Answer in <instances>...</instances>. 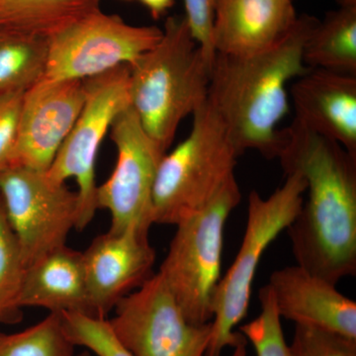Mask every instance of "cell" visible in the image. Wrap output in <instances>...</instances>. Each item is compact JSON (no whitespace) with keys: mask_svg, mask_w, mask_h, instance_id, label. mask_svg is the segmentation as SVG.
<instances>
[{"mask_svg":"<svg viewBox=\"0 0 356 356\" xmlns=\"http://www.w3.org/2000/svg\"><path fill=\"white\" fill-rule=\"evenodd\" d=\"M242 199L236 175L202 210L182 220L159 273L185 318L192 325L212 322L215 293L221 280L224 229Z\"/></svg>","mask_w":356,"mask_h":356,"instance_id":"8992f818","label":"cell"},{"mask_svg":"<svg viewBox=\"0 0 356 356\" xmlns=\"http://www.w3.org/2000/svg\"><path fill=\"white\" fill-rule=\"evenodd\" d=\"M318 21L309 14L299 15L284 39L255 55L216 54L207 100L241 154L254 149L266 159H277V126L289 111L286 88L311 70L304 63V47Z\"/></svg>","mask_w":356,"mask_h":356,"instance_id":"7a4b0ae2","label":"cell"},{"mask_svg":"<svg viewBox=\"0 0 356 356\" xmlns=\"http://www.w3.org/2000/svg\"><path fill=\"white\" fill-rule=\"evenodd\" d=\"M149 233L128 229L96 236L83 252L84 273L92 317L107 316L124 297L151 277L156 250Z\"/></svg>","mask_w":356,"mask_h":356,"instance_id":"4fadbf2b","label":"cell"},{"mask_svg":"<svg viewBox=\"0 0 356 356\" xmlns=\"http://www.w3.org/2000/svg\"><path fill=\"white\" fill-rule=\"evenodd\" d=\"M65 334L74 346H81L96 356H133L115 337L108 318L79 313L60 315Z\"/></svg>","mask_w":356,"mask_h":356,"instance_id":"cb8c5ba5","label":"cell"},{"mask_svg":"<svg viewBox=\"0 0 356 356\" xmlns=\"http://www.w3.org/2000/svg\"><path fill=\"white\" fill-rule=\"evenodd\" d=\"M285 177L282 186L269 197L264 198L255 191L248 195L247 227L242 245L215 293L214 316L205 356H221L225 348H236L248 341L235 329L247 316L252 283L262 254L280 234L289 228L304 202L305 179L299 173Z\"/></svg>","mask_w":356,"mask_h":356,"instance_id":"5b68a950","label":"cell"},{"mask_svg":"<svg viewBox=\"0 0 356 356\" xmlns=\"http://www.w3.org/2000/svg\"><path fill=\"white\" fill-rule=\"evenodd\" d=\"M298 16L292 0H219L213 48L233 57L261 53L284 39Z\"/></svg>","mask_w":356,"mask_h":356,"instance_id":"9a60e30c","label":"cell"},{"mask_svg":"<svg viewBox=\"0 0 356 356\" xmlns=\"http://www.w3.org/2000/svg\"><path fill=\"white\" fill-rule=\"evenodd\" d=\"M149 9L154 18H159L172 8L175 0H139Z\"/></svg>","mask_w":356,"mask_h":356,"instance_id":"83f0119b","label":"cell"},{"mask_svg":"<svg viewBox=\"0 0 356 356\" xmlns=\"http://www.w3.org/2000/svg\"><path fill=\"white\" fill-rule=\"evenodd\" d=\"M24 273L19 243L0 199V324H15L22 318L18 298Z\"/></svg>","mask_w":356,"mask_h":356,"instance_id":"7402d4cb","label":"cell"},{"mask_svg":"<svg viewBox=\"0 0 356 356\" xmlns=\"http://www.w3.org/2000/svg\"><path fill=\"white\" fill-rule=\"evenodd\" d=\"M130 65L83 79L86 100L79 118L47 172L53 181L76 179L79 199L76 229L83 231L98 209L95 163L98 149L117 116L130 103Z\"/></svg>","mask_w":356,"mask_h":356,"instance_id":"52a82bcc","label":"cell"},{"mask_svg":"<svg viewBox=\"0 0 356 356\" xmlns=\"http://www.w3.org/2000/svg\"><path fill=\"white\" fill-rule=\"evenodd\" d=\"M212 67L181 15L168 17L161 41L130 65L131 107L165 153L181 121L207 100Z\"/></svg>","mask_w":356,"mask_h":356,"instance_id":"3957f363","label":"cell"},{"mask_svg":"<svg viewBox=\"0 0 356 356\" xmlns=\"http://www.w3.org/2000/svg\"><path fill=\"white\" fill-rule=\"evenodd\" d=\"M290 93L295 119L356 156V76L309 70Z\"/></svg>","mask_w":356,"mask_h":356,"instance_id":"2e32d148","label":"cell"},{"mask_svg":"<svg viewBox=\"0 0 356 356\" xmlns=\"http://www.w3.org/2000/svg\"><path fill=\"white\" fill-rule=\"evenodd\" d=\"M268 286L280 318L356 339V302L337 285L296 264L274 271Z\"/></svg>","mask_w":356,"mask_h":356,"instance_id":"5bb4252c","label":"cell"},{"mask_svg":"<svg viewBox=\"0 0 356 356\" xmlns=\"http://www.w3.org/2000/svg\"><path fill=\"white\" fill-rule=\"evenodd\" d=\"M25 91L0 95V170L10 163L17 140Z\"/></svg>","mask_w":356,"mask_h":356,"instance_id":"4316f807","label":"cell"},{"mask_svg":"<svg viewBox=\"0 0 356 356\" xmlns=\"http://www.w3.org/2000/svg\"><path fill=\"white\" fill-rule=\"evenodd\" d=\"M111 139L118 156L112 175L97 186L98 208L108 210L112 233L132 228L149 233L154 225V179L165 153L147 135L131 106L115 118Z\"/></svg>","mask_w":356,"mask_h":356,"instance_id":"8fae6325","label":"cell"},{"mask_svg":"<svg viewBox=\"0 0 356 356\" xmlns=\"http://www.w3.org/2000/svg\"><path fill=\"white\" fill-rule=\"evenodd\" d=\"M285 175L305 179L308 199L287 229L297 264L337 285L356 274V156L294 118L280 130Z\"/></svg>","mask_w":356,"mask_h":356,"instance_id":"6da1fadb","label":"cell"},{"mask_svg":"<svg viewBox=\"0 0 356 356\" xmlns=\"http://www.w3.org/2000/svg\"><path fill=\"white\" fill-rule=\"evenodd\" d=\"M339 7H356V0H336Z\"/></svg>","mask_w":356,"mask_h":356,"instance_id":"f546056e","label":"cell"},{"mask_svg":"<svg viewBox=\"0 0 356 356\" xmlns=\"http://www.w3.org/2000/svg\"><path fill=\"white\" fill-rule=\"evenodd\" d=\"M188 137L159 163L153 188L154 224L175 225L202 210L235 175L241 152L221 116L206 100Z\"/></svg>","mask_w":356,"mask_h":356,"instance_id":"277c9868","label":"cell"},{"mask_svg":"<svg viewBox=\"0 0 356 356\" xmlns=\"http://www.w3.org/2000/svg\"><path fill=\"white\" fill-rule=\"evenodd\" d=\"M219 0H184L185 18L194 39L211 65L216 53L213 48V25Z\"/></svg>","mask_w":356,"mask_h":356,"instance_id":"484cf974","label":"cell"},{"mask_svg":"<svg viewBox=\"0 0 356 356\" xmlns=\"http://www.w3.org/2000/svg\"><path fill=\"white\" fill-rule=\"evenodd\" d=\"M48 39L0 31V95L26 91L44 76Z\"/></svg>","mask_w":356,"mask_h":356,"instance_id":"ffe728a7","label":"cell"},{"mask_svg":"<svg viewBox=\"0 0 356 356\" xmlns=\"http://www.w3.org/2000/svg\"><path fill=\"white\" fill-rule=\"evenodd\" d=\"M108 322L133 356H205L210 341L211 323L191 324L159 273L124 297Z\"/></svg>","mask_w":356,"mask_h":356,"instance_id":"30bf717a","label":"cell"},{"mask_svg":"<svg viewBox=\"0 0 356 356\" xmlns=\"http://www.w3.org/2000/svg\"><path fill=\"white\" fill-rule=\"evenodd\" d=\"M60 314L50 313L38 324L14 334L0 332V356H74Z\"/></svg>","mask_w":356,"mask_h":356,"instance_id":"44dd1931","label":"cell"},{"mask_svg":"<svg viewBox=\"0 0 356 356\" xmlns=\"http://www.w3.org/2000/svg\"><path fill=\"white\" fill-rule=\"evenodd\" d=\"M0 199L19 243L25 269L67 245L79 219V199L47 172L9 165L0 170Z\"/></svg>","mask_w":356,"mask_h":356,"instance_id":"ba28073f","label":"cell"},{"mask_svg":"<svg viewBox=\"0 0 356 356\" xmlns=\"http://www.w3.org/2000/svg\"><path fill=\"white\" fill-rule=\"evenodd\" d=\"M84 100L86 88L81 79H42L27 89L9 165L48 172L76 124Z\"/></svg>","mask_w":356,"mask_h":356,"instance_id":"7c38bea8","label":"cell"},{"mask_svg":"<svg viewBox=\"0 0 356 356\" xmlns=\"http://www.w3.org/2000/svg\"><path fill=\"white\" fill-rule=\"evenodd\" d=\"M303 58L309 69L356 76V7H339L318 20Z\"/></svg>","mask_w":356,"mask_h":356,"instance_id":"d6986e66","label":"cell"},{"mask_svg":"<svg viewBox=\"0 0 356 356\" xmlns=\"http://www.w3.org/2000/svg\"><path fill=\"white\" fill-rule=\"evenodd\" d=\"M18 304L39 307L50 313L91 316L83 252L67 247L56 248L26 267Z\"/></svg>","mask_w":356,"mask_h":356,"instance_id":"e0dca14e","label":"cell"},{"mask_svg":"<svg viewBox=\"0 0 356 356\" xmlns=\"http://www.w3.org/2000/svg\"><path fill=\"white\" fill-rule=\"evenodd\" d=\"M74 356H92V353H89L88 350H84L83 353L74 355Z\"/></svg>","mask_w":356,"mask_h":356,"instance_id":"4dcf8cb0","label":"cell"},{"mask_svg":"<svg viewBox=\"0 0 356 356\" xmlns=\"http://www.w3.org/2000/svg\"><path fill=\"white\" fill-rule=\"evenodd\" d=\"M100 11V0H0V31L50 38Z\"/></svg>","mask_w":356,"mask_h":356,"instance_id":"ac0fdd59","label":"cell"},{"mask_svg":"<svg viewBox=\"0 0 356 356\" xmlns=\"http://www.w3.org/2000/svg\"><path fill=\"white\" fill-rule=\"evenodd\" d=\"M163 37L156 26L128 24L102 10L76 21L48 38L43 79H83L122 65H133Z\"/></svg>","mask_w":356,"mask_h":356,"instance_id":"9c48e42d","label":"cell"},{"mask_svg":"<svg viewBox=\"0 0 356 356\" xmlns=\"http://www.w3.org/2000/svg\"><path fill=\"white\" fill-rule=\"evenodd\" d=\"M247 343H243L234 348L233 353L231 356H247Z\"/></svg>","mask_w":356,"mask_h":356,"instance_id":"f1b7e54d","label":"cell"},{"mask_svg":"<svg viewBox=\"0 0 356 356\" xmlns=\"http://www.w3.org/2000/svg\"><path fill=\"white\" fill-rule=\"evenodd\" d=\"M291 356H356V339L313 325L295 324Z\"/></svg>","mask_w":356,"mask_h":356,"instance_id":"d4e9b609","label":"cell"},{"mask_svg":"<svg viewBox=\"0 0 356 356\" xmlns=\"http://www.w3.org/2000/svg\"><path fill=\"white\" fill-rule=\"evenodd\" d=\"M259 297L261 314L250 323L241 325V334L252 344L257 356H291L268 284L259 290Z\"/></svg>","mask_w":356,"mask_h":356,"instance_id":"603a6c76","label":"cell"}]
</instances>
